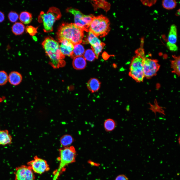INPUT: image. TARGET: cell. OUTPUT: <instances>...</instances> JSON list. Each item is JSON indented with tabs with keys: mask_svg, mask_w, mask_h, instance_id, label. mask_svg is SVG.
<instances>
[{
	"mask_svg": "<svg viewBox=\"0 0 180 180\" xmlns=\"http://www.w3.org/2000/svg\"><path fill=\"white\" fill-rule=\"evenodd\" d=\"M12 142V136L9 134L8 130H0V145L10 144Z\"/></svg>",
	"mask_w": 180,
	"mask_h": 180,
	"instance_id": "obj_14",
	"label": "cell"
},
{
	"mask_svg": "<svg viewBox=\"0 0 180 180\" xmlns=\"http://www.w3.org/2000/svg\"><path fill=\"white\" fill-rule=\"evenodd\" d=\"M166 45L168 48L171 51H175L178 49V47L176 44H172L167 42Z\"/></svg>",
	"mask_w": 180,
	"mask_h": 180,
	"instance_id": "obj_33",
	"label": "cell"
},
{
	"mask_svg": "<svg viewBox=\"0 0 180 180\" xmlns=\"http://www.w3.org/2000/svg\"><path fill=\"white\" fill-rule=\"evenodd\" d=\"M59 42L60 44V49L62 54L64 56L71 57L72 54L74 44L66 39H62Z\"/></svg>",
	"mask_w": 180,
	"mask_h": 180,
	"instance_id": "obj_11",
	"label": "cell"
},
{
	"mask_svg": "<svg viewBox=\"0 0 180 180\" xmlns=\"http://www.w3.org/2000/svg\"><path fill=\"white\" fill-rule=\"evenodd\" d=\"M180 9L178 10L176 12L175 15L176 16H178L180 15Z\"/></svg>",
	"mask_w": 180,
	"mask_h": 180,
	"instance_id": "obj_37",
	"label": "cell"
},
{
	"mask_svg": "<svg viewBox=\"0 0 180 180\" xmlns=\"http://www.w3.org/2000/svg\"><path fill=\"white\" fill-rule=\"evenodd\" d=\"M8 19L10 21L12 22H16L19 18V16L16 12L11 11L8 14Z\"/></svg>",
	"mask_w": 180,
	"mask_h": 180,
	"instance_id": "obj_30",
	"label": "cell"
},
{
	"mask_svg": "<svg viewBox=\"0 0 180 180\" xmlns=\"http://www.w3.org/2000/svg\"><path fill=\"white\" fill-rule=\"evenodd\" d=\"M5 16L4 14L0 11V23L2 22L4 20Z\"/></svg>",
	"mask_w": 180,
	"mask_h": 180,
	"instance_id": "obj_35",
	"label": "cell"
},
{
	"mask_svg": "<svg viewBox=\"0 0 180 180\" xmlns=\"http://www.w3.org/2000/svg\"><path fill=\"white\" fill-rule=\"evenodd\" d=\"M101 83L97 79L94 78H90L87 84L88 89L92 92L93 93L98 91L100 88Z\"/></svg>",
	"mask_w": 180,
	"mask_h": 180,
	"instance_id": "obj_15",
	"label": "cell"
},
{
	"mask_svg": "<svg viewBox=\"0 0 180 180\" xmlns=\"http://www.w3.org/2000/svg\"><path fill=\"white\" fill-rule=\"evenodd\" d=\"M46 55L50 59V63L54 68L64 66L65 56L61 52L59 43L51 36L46 38L42 44Z\"/></svg>",
	"mask_w": 180,
	"mask_h": 180,
	"instance_id": "obj_1",
	"label": "cell"
},
{
	"mask_svg": "<svg viewBox=\"0 0 180 180\" xmlns=\"http://www.w3.org/2000/svg\"><path fill=\"white\" fill-rule=\"evenodd\" d=\"M110 25L109 20L106 16L102 15L94 16L90 26L89 31L97 36L102 37L110 31Z\"/></svg>",
	"mask_w": 180,
	"mask_h": 180,
	"instance_id": "obj_5",
	"label": "cell"
},
{
	"mask_svg": "<svg viewBox=\"0 0 180 180\" xmlns=\"http://www.w3.org/2000/svg\"><path fill=\"white\" fill-rule=\"evenodd\" d=\"M20 20L23 24H28L30 23L32 20V15L30 13L26 12H21L19 16Z\"/></svg>",
	"mask_w": 180,
	"mask_h": 180,
	"instance_id": "obj_21",
	"label": "cell"
},
{
	"mask_svg": "<svg viewBox=\"0 0 180 180\" xmlns=\"http://www.w3.org/2000/svg\"><path fill=\"white\" fill-rule=\"evenodd\" d=\"M88 163L92 166H98L100 165V164L95 163L90 160H89L88 161Z\"/></svg>",
	"mask_w": 180,
	"mask_h": 180,
	"instance_id": "obj_36",
	"label": "cell"
},
{
	"mask_svg": "<svg viewBox=\"0 0 180 180\" xmlns=\"http://www.w3.org/2000/svg\"><path fill=\"white\" fill-rule=\"evenodd\" d=\"M177 39V32L176 26L172 24L170 26L168 35V42L172 44H176Z\"/></svg>",
	"mask_w": 180,
	"mask_h": 180,
	"instance_id": "obj_17",
	"label": "cell"
},
{
	"mask_svg": "<svg viewBox=\"0 0 180 180\" xmlns=\"http://www.w3.org/2000/svg\"><path fill=\"white\" fill-rule=\"evenodd\" d=\"M84 31L74 23H64L58 28L57 37L59 42L66 39L74 45L80 44L84 36Z\"/></svg>",
	"mask_w": 180,
	"mask_h": 180,
	"instance_id": "obj_2",
	"label": "cell"
},
{
	"mask_svg": "<svg viewBox=\"0 0 180 180\" xmlns=\"http://www.w3.org/2000/svg\"><path fill=\"white\" fill-rule=\"evenodd\" d=\"M25 28L23 24L21 22H16L12 26V30L14 34L16 35H19L24 33Z\"/></svg>",
	"mask_w": 180,
	"mask_h": 180,
	"instance_id": "obj_19",
	"label": "cell"
},
{
	"mask_svg": "<svg viewBox=\"0 0 180 180\" xmlns=\"http://www.w3.org/2000/svg\"><path fill=\"white\" fill-rule=\"evenodd\" d=\"M4 98L0 97V102H2L4 100Z\"/></svg>",
	"mask_w": 180,
	"mask_h": 180,
	"instance_id": "obj_38",
	"label": "cell"
},
{
	"mask_svg": "<svg viewBox=\"0 0 180 180\" xmlns=\"http://www.w3.org/2000/svg\"><path fill=\"white\" fill-rule=\"evenodd\" d=\"M92 4L95 8H101L106 12L109 10L110 8V4L105 0H93Z\"/></svg>",
	"mask_w": 180,
	"mask_h": 180,
	"instance_id": "obj_24",
	"label": "cell"
},
{
	"mask_svg": "<svg viewBox=\"0 0 180 180\" xmlns=\"http://www.w3.org/2000/svg\"><path fill=\"white\" fill-rule=\"evenodd\" d=\"M173 59L170 60L171 66L172 69V72L178 76L180 74V56H172Z\"/></svg>",
	"mask_w": 180,
	"mask_h": 180,
	"instance_id": "obj_16",
	"label": "cell"
},
{
	"mask_svg": "<svg viewBox=\"0 0 180 180\" xmlns=\"http://www.w3.org/2000/svg\"><path fill=\"white\" fill-rule=\"evenodd\" d=\"M8 76L4 71H0V85L6 84L8 81Z\"/></svg>",
	"mask_w": 180,
	"mask_h": 180,
	"instance_id": "obj_29",
	"label": "cell"
},
{
	"mask_svg": "<svg viewBox=\"0 0 180 180\" xmlns=\"http://www.w3.org/2000/svg\"><path fill=\"white\" fill-rule=\"evenodd\" d=\"M72 64L74 68L76 70H81L86 66V60L83 56L75 57L73 58Z\"/></svg>",
	"mask_w": 180,
	"mask_h": 180,
	"instance_id": "obj_13",
	"label": "cell"
},
{
	"mask_svg": "<svg viewBox=\"0 0 180 180\" xmlns=\"http://www.w3.org/2000/svg\"><path fill=\"white\" fill-rule=\"evenodd\" d=\"M34 172L42 174L50 170L49 166L45 160L37 156H34L33 159L27 163Z\"/></svg>",
	"mask_w": 180,
	"mask_h": 180,
	"instance_id": "obj_9",
	"label": "cell"
},
{
	"mask_svg": "<svg viewBox=\"0 0 180 180\" xmlns=\"http://www.w3.org/2000/svg\"><path fill=\"white\" fill-rule=\"evenodd\" d=\"M157 0H140V1L142 4L144 5L150 7L152 6L153 5L155 4Z\"/></svg>",
	"mask_w": 180,
	"mask_h": 180,
	"instance_id": "obj_32",
	"label": "cell"
},
{
	"mask_svg": "<svg viewBox=\"0 0 180 180\" xmlns=\"http://www.w3.org/2000/svg\"><path fill=\"white\" fill-rule=\"evenodd\" d=\"M74 141L72 136L69 134H66L62 136L60 138V143L63 147L70 146Z\"/></svg>",
	"mask_w": 180,
	"mask_h": 180,
	"instance_id": "obj_25",
	"label": "cell"
},
{
	"mask_svg": "<svg viewBox=\"0 0 180 180\" xmlns=\"http://www.w3.org/2000/svg\"><path fill=\"white\" fill-rule=\"evenodd\" d=\"M105 45V44L104 43L102 42L99 45L96 46H91L92 49L95 55L96 58H98L101 52Z\"/></svg>",
	"mask_w": 180,
	"mask_h": 180,
	"instance_id": "obj_28",
	"label": "cell"
},
{
	"mask_svg": "<svg viewBox=\"0 0 180 180\" xmlns=\"http://www.w3.org/2000/svg\"><path fill=\"white\" fill-rule=\"evenodd\" d=\"M160 66L158 60L150 58L146 56L143 57V72L146 78L150 79L156 75Z\"/></svg>",
	"mask_w": 180,
	"mask_h": 180,
	"instance_id": "obj_8",
	"label": "cell"
},
{
	"mask_svg": "<svg viewBox=\"0 0 180 180\" xmlns=\"http://www.w3.org/2000/svg\"><path fill=\"white\" fill-rule=\"evenodd\" d=\"M154 104H152L150 103H148L150 106L148 109L154 113L156 118V114L157 112L158 113L161 115L165 116L166 114L164 109L166 108L160 106L156 99L155 100Z\"/></svg>",
	"mask_w": 180,
	"mask_h": 180,
	"instance_id": "obj_18",
	"label": "cell"
},
{
	"mask_svg": "<svg viewBox=\"0 0 180 180\" xmlns=\"http://www.w3.org/2000/svg\"><path fill=\"white\" fill-rule=\"evenodd\" d=\"M59 151V156L58 160L60 162L58 168L53 172V180H57L65 170L66 167L76 161V152L73 146L63 147L60 148Z\"/></svg>",
	"mask_w": 180,
	"mask_h": 180,
	"instance_id": "obj_3",
	"label": "cell"
},
{
	"mask_svg": "<svg viewBox=\"0 0 180 180\" xmlns=\"http://www.w3.org/2000/svg\"><path fill=\"white\" fill-rule=\"evenodd\" d=\"M114 180H128V179L125 175L121 174L117 176Z\"/></svg>",
	"mask_w": 180,
	"mask_h": 180,
	"instance_id": "obj_34",
	"label": "cell"
},
{
	"mask_svg": "<svg viewBox=\"0 0 180 180\" xmlns=\"http://www.w3.org/2000/svg\"><path fill=\"white\" fill-rule=\"evenodd\" d=\"M14 180H34V172L28 165H22L15 169Z\"/></svg>",
	"mask_w": 180,
	"mask_h": 180,
	"instance_id": "obj_10",
	"label": "cell"
},
{
	"mask_svg": "<svg viewBox=\"0 0 180 180\" xmlns=\"http://www.w3.org/2000/svg\"><path fill=\"white\" fill-rule=\"evenodd\" d=\"M61 16L60 10L57 8L52 7L46 12H40L38 17V21L42 23L44 32H49L52 31L54 23Z\"/></svg>",
	"mask_w": 180,
	"mask_h": 180,
	"instance_id": "obj_4",
	"label": "cell"
},
{
	"mask_svg": "<svg viewBox=\"0 0 180 180\" xmlns=\"http://www.w3.org/2000/svg\"><path fill=\"white\" fill-rule=\"evenodd\" d=\"M83 56L86 60L89 62H92L96 58L94 51L92 49H90L85 50Z\"/></svg>",
	"mask_w": 180,
	"mask_h": 180,
	"instance_id": "obj_27",
	"label": "cell"
},
{
	"mask_svg": "<svg viewBox=\"0 0 180 180\" xmlns=\"http://www.w3.org/2000/svg\"><path fill=\"white\" fill-rule=\"evenodd\" d=\"M26 32L30 35L34 36L37 32V28L31 26H27L26 28Z\"/></svg>",
	"mask_w": 180,
	"mask_h": 180,
	"instance_id": "obj_31",
	"label": "cell"
},
{
	"mask_svg": "<svg viewBox=\"0 0 180 180\" xmlns=\"http://www.w3.org/2000/svg\"><path fill=\"white\" fill-rule=\"evenodd\" d=\"M132 58L130 63L128 74L136 82H143L145 78L143 68V57L136 54Z\"/></svg>",
	"mask_w": 180,
	"mask_h": 180,
	"instance_id": "obj_6",
	"label": "cell"
},
{
	"mask_svg": "<svg viewBox=\"0 0 180 180\" xmlns=\"http://www.w3.org/2000/svg\"><path fill=\"white\" fill-rule=\"evenodd\" d=\"M22 78V76L20 73L13 71L11 72L8 75V81L11 84L16 86L20 83Z\"/></svg>",
	"mask_w": 180,
	"mask_h": 180,
	"instance_id": "obj_12",
	"label": "cell"
},
{
	"mask_svg": "<svg viewBox=\"0 0 180 180\" xmlns=\"http://www.w3.org/2000/svg\"><path fill=\"white\" fill-rule=\"evenodd\" d=\"M85 51L84 48L82 44H75L74 45L72 54L71 57L73 58L76 57L83 56Z\"/></svg>",
	"mask_w": 180,
	"mask_h": 180,
	"instance_id": "obj_23",
	"label": "cell"
},
{
	"mask_svg": "<svg viewBox=\"0 0 180 180\" xmlns=\"http://www.w3.org/2000/svg\"><path fill=\"white\" fill-rule=\"evenodd\" d=\"M177 5V2L174 0H164L162 1V5L164 8L168 10L175 8Z\"/></svg>",
	"mask_w": 180,
	"mask_h": 180,
	"instance_id": "obj_26",
	"label": "cell"
},
{
	"mask_svg": "<svg viewBox=\"0 0 180 180\" xmlns=\"http://www.w3.org/2000/svg\"><path fill=\"white\" fill-rule=\"evenodd\" d=\"M116 122L113 119L108 118L104 122V127L106 132H110L114 130L116 126Z\"/></svg>",
	"mask_w": 180,
	"mask_h": 180,
	"instance_id": "obj_22",
	"label": "cell"
},
{
	"mask_svg": "<svg viewBox=\"0 0 180 180\" xmlns=\"http://www.w3.org/2000/svg\"><path fill=\"white\" fill-rule=\"evenodd\" d=\"M180 136H179V138H178V143H179V144H180Z\"/></svg>",
	"mask_w": 180,
	"mask_h": 180,
	"instance_id": "obj_39",
	"label": "cell"
},
{
	"mask_svg": "<svg viewBox=\"0 0 180 180\" xmlns=\"http://www.w3.org/2000/svg\"><path fill=\"white\" fill-rule=\"evenodd\" d=\"M87 40L91 46H97L102 43L98 36L90 31H88Z\"/></svg>",
	"mask_w": 180,
	"mask_h": 180,
	"instance_id": "obj_20",
	"label": "cell"
},
{
	"mask_svg": "<svg viewBox=\"0 0 180 180\" xmlns=\"http://www.w3.org/2000/svg\"><path fill=\"white\" fill-rule=\"evenodd\" d=\"M66 10L74 16V24L86 32L89 31V28L94 16L92 14L85 15L76 9L72 7L68 8Z\"/></svg>",
	"mask_w": 180,
	"mask_h": 180,
	"instance_id": "obj_7",
	"label": "cell"
}]
</instances>
